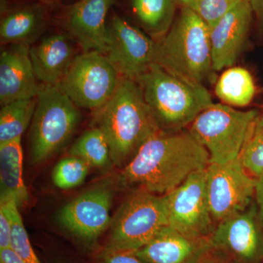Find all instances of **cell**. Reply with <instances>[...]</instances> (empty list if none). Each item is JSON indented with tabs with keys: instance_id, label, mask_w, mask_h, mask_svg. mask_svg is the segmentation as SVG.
Here are the masks:
<instances>
[{
	"instance_id": "cell-7",
	"label": "cell",
	"mask_w": 263,
	"mask_h": 263,
	"mask_svg": "<svg viewBox=\"0 0 263 263\" xmlns=\"http://www.w3.org/2000/svg\"><path fill=\"white\" fill-rule=\"evenodd\" d=\"M165 226H168L165 195L137 190L112 219L110 236L104 249L133 253Z\"/></svg>"
},
{
	"instance_id": "cell-10",
	"label": "cell",
	"mask_w": 263,
	"mask_h": 263,
	"mask_svg": "<svg viewBox=\"0 0 263 263\" xmlns=\"http://www.w3.org/2000/svg\"><path fill=\"white\" fill-rule=\"evenodd\" d=\"M168 226L195 238H209L216 227L208 200L206 168L193 173L166 194Z\"/></svg>"
},
{
	"instance_id": "cell-27",
	"label": "cell",
	"mask_w": 263,
	"mask_h": 263,
	"mask_svg": "<svg viewBox=\"0 0 263 263\" xmlns=\"http://www.w3.org/2000/svg\"><path fill=\"white\" fill-rule=\"evenodd\" d=\"M240 160L245 169L254 177L262 174L263 126L255 124L243 147Z\"/></svg>"
},
{
	"instance_id": "cell-5",
	"label": "cell",
	"mask_w": 263,
	"mask_h": 263,
	"mask_svg": "<svg viewBox=\"0 0 263 263\" xmlns=\"http://www.w3.org/2000/svg\"><path fill=\"white\" fill-rule=\"evenodd\" d=\"M259 112L239 110L224 103H213L189 127L206 149L210 163L224 164L240 158Z\"/></svg>"
},
{
	"instance_id": "cell-36",
	"label": "cell",
	"mask_w": 263,
	"mask_h": 263,
	"mask_svg": "<svg viewBox=\"0 0 263 263\" xmlns=\"http://www.w3.org/2000/svg\"><path fill=\"white\" fill-rule=\"evenodd\" d=\"M43 5H48V6H56L60 4L61 0H41Z\"/></svg>"
},
{
	"instance_id": "cell-16",
	"label": "cell",
	"mask_w": 263,
	"mask_h": 263,
	"mask_svg": "<svg viewBox=\"0 0 263 263\" xmlns=\"http://www.w3.org/2000/svg\"><path fill=\"white\" fill-rule=\"evenodd\" d=\"M212 251L209 238L188 236L165 226L133 253L146 263H200Z\"/></svg>"
},
{
	"instance_id": "cell-22",
	"label": "cell",
	"mask_w": 263,
	"mask_h": 263,
	"mask_svg": "<svg viewBox=\"0 0 263 263\" xmlns=\"http://www.w3.org/2000/svg\"><path fill=\"white\" fill-rule=\"evenodd\" d=\"M214 91L222 103L231 107H245L255 96L256 85L247 69L232 66L224 70L216 81Z\"/></svg>"
},
{
	"instance_id": "cell-17",
	"label": "cell",
	"mask_w": 263,
	"mask_h": 263,
	"mask_svg": "<svg viewBox=\"0 0 263 263\" xmlns=\"http://www.w3.org/2000/svg\"><path fill=\"white\" fill-rule=\"evenodd\" d=\"M30 46L7 45L0 55V104L37 98L42 85L34 74Z\"/></svg>"
},
{
	"instance_id": "cell-14",
	"label": "cell",
	"mask_w": 263,
	"mask_h": 263,
	"mask_svg": "<svg viewBox=\"0 0 263 263\" xmlns=\"http://www.w3.org/2000/svg\"><path fill=\"white\" fill-rule=\"evenodd\" d=\"M115 0H77L66 8L62 24L83 52L106 54L108 49L107 16Z\"/></svg>"
},
{
	"instance_id": "cell-1",
	"label": "cell",
	"mask_w": 263,
	"mask_h": 263,
	"mask_svg": "<svg viewBox=\"0 0 263 263\" xmlns=\"http://www.w3.org/2000/svg\"><path fill=\"white\" fill-rule=\"evenodd\" d=\"M210 164L206 149L188 129L152 137L119 175L124 186L164 195Z\"/></svg>"
},
{
	"instance_id": "cell-37",
	"label": "cell",
	"mask_w": 263,
	"mask_h": 263,
	"mask_svg": "<svg viewBox=\"0 0 263 263\" xmlns=\"http://www.w3.org/2000/svg\"><path fill=\"white\" fill-rule=\"evenodd\" d=\"M256 124H257V125L263 126V115L262 116V117H258V119H257V122H256Z\"/></svg>"
},
{
	"instance_id": "cell-4",
	"label": "cell",
	"mask_w": 263,
	"mask_h": 263,
	"mask_svg": "<svg viewBox=\"0 0 263 263\" xmlns=\"http://www.w3.org/2000/svg\"><path fill=\"white\" fill-rule=\"evenodd\" d=\"M136 81L163 133L186 129L214 103L207 87L190 84L156 64Z\"/></svg>"
},
{
	"instance_id": "cell-38",
	"label": "cell",
	"mask_w": 263,
	"mask_h": 263,
	"mask_svg": "<svg viewBox=\"0 0 263 263\" xmlns=\"http://www.w3.org/2000/svg\"><path fill=\"white\" fill-rule=\"evenodd\" d=\"M247 1L249 2V3H250L251 0H247Z\"/></svg>"
},
{
	"instance_id": "cell-20",
	"label": "cell",
	"mask_w": 263,
	"mask_h": 263,
	"mask_svg": "<svg viewBox=\"0 0 263 263\" xmlns=\"http://www.w3.org/2000/svg\"><path fill=\"white\" fill-rule=\"evenodd\" d=\"M22 138L0 143V200L13 199L19 209L29 200L23 179Z\"/></svg>"
},
{
	"instance_id": "cell-13",
	"label": "cell",
	"mask_w": 263,
	"mask_h": 263,
	"mask_svg": "<svg viewBox=\"0 0 263 263\" xmlns=\"http://www.w3.org/2000/svg\"><path fill=\"white\" fill-rule=\"evenodd\" d=\"M108 33L105 56L120 77L136 81L155 64V41L143 29L114 13Z\"/></svg>"
},
{
	"instance_id": "cell-24",
	"label": "cell",
	"mask_w": 263,
	"mask_h": 263,
	"mask_svg": "<svg viewBox=\"0 0 263 263\" xmlns=\"http://www.w3.org/2000/svg\"><path fill=\"white\" fill-rule=\"evenodd\" d=\"M69 155L79 157L94 168L107 170L114 165L108 142L98 127L84 132L71 146Z\"/></svg>"
},
{
	"instance_id": "cell-23",
	"label": "cell",
	"mask_w": 263,
	"mask_h": 263,
	"mask_svg": "<svg viewBox=\"0 0 263 263\" xmlns=\"http://www.w3.org/2000/svg\"><path fill=\"white\" fill-rule=\"evenodd\" d=\"M37 98L22 99L2 105L0 110V143L22 138L32 122Z\"/></svg>"
},
{
	"instance_id": "cell-6",
	"label": "cell",
	"mask_w": 263,
	"mask_h": 263,
	"mask_svg": "<svg viewBox=\"0 0 263 263\" xmlns=\"http://www.w3.org/2000/svg\"><path fill=\"white\" fill-rule=\"evenodd\" d=\"M80 108L57 86H43L30 130L32 163L51 158L70 141L81 122Z\"/></svg>"
},
{
	"instance_id": "cell-32",
	"label": "cell",
	"mask_w": 263,
	"mask_h": 263,
	"mask_svg": "<svg viewBox=\"0 0 263 263\" xmlns=\"http://www.w3.org/2000/svg\"><path fill=\"white\" fill-rule=\"evenodd\" d=\"M0 263H25L11 247L0 249Z\"/></svg>"
},
{
	"instance_id": "cell-34",
	"label": "cell",
	"mask_w": 263,
	"mask_h": 263,
	"mask_svg": "<svg viewBox=\"0 0 263 263\" xmlns=\"http://www.w3.org/2000/svg\"><path fill=\"white\" fill-rule=\"evenodd\" d=\"M253 12L260 20L263 21V0H251Z\"/></svg>"
},
{
	"instance_id": "cell-30",
	"label": "cell",
	"mask_w": 263,
	"mask_h": 263,
	"mask_svg": "<svg viewBox=\"0 0 263 263\" xmlns=\"http://www.w3.org/2000/svg\"><path fill=\"white\" fill-rule=\"evenodd\" d=\"M11 235V221L4 206L0 205V249L10 248Z\"/></svg>"
},
{
	"instance_id": "cell-15",
	"label": "cell",
	"mask_w": 263,
	"mask_h": 263,
	"mask_svg": "<svg viewBox=\"0 0 263 263\" xmlns=\"http://www.w3.org/2000/svg\"><path fill=\"white\" fill-rule=\"evenodd\" d=\"M253 9L243 0L210 27L213 65L216 72L234 66L248 40Z\"/></svg>"
},
{
	"instance_id": "cell-3",
	"label": "cell",
	"mask_w": 263,
	"mask_h": 263,
	"mask_svg": "<svg viewBox=\"0 0 263 263\" xmlns=\"http://www.w3.org/2000/svg\"><path fill=\"white\" fill-rule=\"evenodd\" d=\"M155 64L191 84L216 82L210 28L191 8H181L168 32L155 41Z\"/></svg>"
},
{
	"instance_id": "cell-31",
	"label": "cell",
	"mask_w": 263,
	"mask_h": 263,
	"mask_svg": "<svg viewBox=\"0 0 263 263\" xmlns=\"http://www.w3.org/2000/svg\"><path fill=\"white\" fill-rule=\"evenodd\" d=\"M254 202L257 205L259 218L263 224V173L256 178Z\"/></svg>"
},
{
	"instance_id": "cell-9",
	"label": "cell",
	"mask_w": 263,
	"mask_h": 263,
	"mask_svg": "<svg viewBox=\"0 0 263 263\" xmlns=\"http://www.w3.org/2000/svg\"><path fill=\"white\" fill-rule=\"evenodd\" d=\"M113 193L106 186L88 190L57 212V223L84 248L92 249L99 238L110 228Z\"/></svg>"
},
{
	"instance_id": "cell-12",
	"label": "cell",
	"mask_w": 263,
	"mask_h": 263,
	"mask_svg": "<svg viewBox=\"0 0 263 263\" xmlns=\"http://www.w3.org/2000/svg\"><path fill=\"white\" fill-rule=\"evenodd\" d=\"M213 250L230 263H258L263 259V224L255 202L216 224L209 237Z\"/></svg>"
},
{
	"instance_id": "cell-35",
	"label": "cell",
	"mask_w": 263,
	"mask_h": 263,
	"mask_svg": "<svg viewBox=\"0 0 263 263\" xmlns=\"http://www.w3.org/2000/svg\"><path fill=\"white\" fill-rule=\"evenodd\" d=\"M195 0H174L177 6L183 8V7H189Z\"/></svg>"
},
{
	"instance_id": "cell-28",
	"label": "cell",
	"mask_w": 263,
	"mask_h": 263,
	"mask_svg": "<svg viewBox=\"0 0 263 263\" xmlns=\"http://www.w3.org/2000/svg\"><path fill=\"white\" fill-rule=\"evenodd\" d=\"M242 1L243 0H195L189 8L210 28Z\"/></svg>"
},
{
	"instance_id": "cell-11",
	"label": "cell",
	"mask_w": 263,
	"mask_h": 263,
	"mask_svg": "<svg viewBox=\"0 0 263 263\" xmlns=\"http://www.w3.org/2000/svg\"><path fill=\"white\" fill-rule=\"evenodd\" d=\"M256 178L240 158L206 168V190L211 214L216 224L247 209L254 202Z\"/></svg>"
},
{
	"instance_id": "cell-2",
	"label": "cell",
	"mask_w": 263,
	"mask_h": 263,
	"mask_svg": "<svg viewBox=\"0 0 263 263\" xmlns=\"http://www.w3.org/2000/svg\"><path fill=\"white\" fill-rule=\"evenodd\" d=\"M93 127L103 133L114 165L121 168L146 141L162 133L139 85L122 77L112 98L94 111Z\"/></svg>"
},
{
	"instance_id": "cell-19",
	"label": "cell",
	"mask_w": 263,
	"mask_h": 263,
	"mask_svg": "<svg viewBox=\"0 0 263 263\" xmlns=\"http://www.w3.org/2000/svg\"><path fill=\"white\" fill-rule=\"evenodd\" d=\"M46 10L43 5H29L10 12L0 24L2 45L32 46L44 30Z\"/></svg>"
},
{
	"instance_id": "cell-29",
	"label": "cell",
	"mask_w": 263,
	"mask_h": 263,
	"mask_svg": "<svg viewBox=\"0 0 263 263\" xmlns=\"http://www.w3.org/2000/svg\"><path fill=\"white\" fill-rule=\"evenodd\" d=\"M95 263H146L131 252H112L103 249L97 254Z\"/></svg>"
},
{
	"instance_id": "cell-33",
	"label": "cell",
	"mask_w": 263,
	"mask_h": 263,
	"mask_svg": "<svg viewBox=\"0 0 263 263\" xmlns=\"http://www.w3.org/2000/svg\"><path fill=\"white\" fill-rule=\"evenodd\" d=\"M200 263H230L221 254L218 253L216 251L213 250Z\"/></svg>"
},
{
	"instance_id": "cell-8",
	"label": "cell",
	"mask_w": 263,
	"mask_h": 263,
	"mask_svg": "<svg viewBox=\"0 0 263 263\" xmlns=\"http://www.w3.org/2000/svg\"><path fill=\"white\" fill-rule=\"evenodd\" d=\"M120 76L104 53L82 52L59 84L79 108L98 110L112 98Z\"/></svg>"
},
{
	"instance_id": "cell-21",
	"label": "cell",
	"mask_w": 263,
	"mask_h": 263,
	"mask_svg": "<svg viewBox=\"0 0 263 263\" xmlns=\"http://www.w3.org/2000/svg\"><path fill=\"white\" fill-rule=\"evenodd\" d=\"M131 7L142 29L157 41L171 29L178 6L174 0H131Z\"/></svg>"
},
{
	"instance_id": "cell-26",
	"label": "cell",
	"mask_w": 263,
	"mask_h": 263,
	"mask_svg": "<svg viewBox=\"0 0 263 263\" xmlns=\"http://www.w3.org/2000/svg\"><path fill=\"white\" fill-rule=\"evenodd\" d=\"M90 166L79 157L68 155L55 165L52 171L53 184L60 190L80 186L89 174Z\"/></svg>"
},
{
	"instance_id": "cell-18",
	"label": "cell",
	"mask_w": 263,
	"mask_h": 263,
	"mask_svg": "<svg viewBox=\"0 0 263 263\" xmlns=\"http://www.w3.org/2000/svg\"><path fill=\"white\" fill-rule=\"evenodd\" d=\"M29 55L34 74L43 86H57L78 53L70 36L53 34L32 45Z\"/></svg>"
},
{
	"instance_id": "cell-25",
	"label": "cell",
	"mask_w": 263,
	"mask_h": 263,
	"mask_svg": "<svg viewBox=\"0 0 263 263\" xmlns=\"http://www.w3.org/2000/svg\"><path fill=\"white\" fill-rule=\"evenodd\" d=\"M9 216L12 224L11 247L25 263H42L34 252L28 234L19 212V208L13 199L0 200Z\"/></svg>"
}]
</instances>
